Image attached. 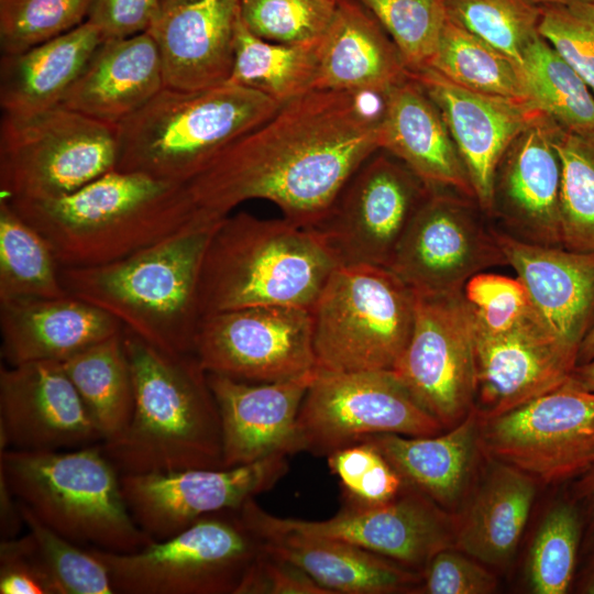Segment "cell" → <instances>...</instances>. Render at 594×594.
<instances>
[{"label": "cell", "instance_id": "obj_1", "mask_svg": "<svg viewBox=\"0 0 594 594\" xmlns=\"http://www.w3.org/2000/svg\"><path fill=\"white\" fill-rule=\"evenodd\" d=\"M311 90L221 151L186 186L196 209L224 218L251 199L315 228L356 169L381 150V114L365 97Z\"/></svg>", "mask_w": 594, "mask_h": 594}, {"label": "cell", "instance_id": "obj_2", "mask_svg": "<svg viewBox=\"0 0 594 594\" xmlns=\"http://www.w3.org/2000/svg\"><path fill=\"white\" fill-rule=\"evenodd\" d=\"M132 417L100 447L120 474L223 468L220 414L195 353L170 354L123 328Z\"/></svg>", "mask_w": 594, "mask_h": 594}, {"label": "cell", "instance_id": "obj_3", "mask_svg": "<svg viewBox=\"0 0 594 594\" xmlns=\"http://www.w3.org/2000/svg\"><path fill=\"white\" fill-rule=\"evenodd\" d=\"M222 219L197 210L177 231L124 258L59 266L61 280L70 296L107 311L153 346L194 353L202 262Z\"/></svg>", "mask_w": 594, "mask_h": 594}, {"label": "cell", "instance_id": "obj_4", "mask_svg": "<svg viewBox=\"0 0 594 594\" xmlns=\"http://www.w3.org/2000/svg\"><path fill=\"white\" fill-rule=\"evenodd\" d=\"M7 199L47 240L62 267L124 258L174 233L197 212L186 185L117 169L59 198Z\"/></svg>", "mask_w": 594, "mask_h": 594}, {"label": "cell", "instance_id": "obj_5", "mask_svg": "<svg viewBox=\"0 0 594 594\" xmlns=\"http://www.w3.org/2000/svg\"><path fill=\"white\" fill-rule=\"evenodd\" d=\"M339 266L320 233L285 218L227 216L205 253L201 316L257 306L310 309Z\"/></svg>", "mask_w": 594, "mask_h": 594}, {"label": "cell", "instance_id": "obj_6", "mask_svg": "<svg viewBox=\"0 0 594 594\" xmlns=\"http://www.w3.org/2000/svg\"><path fill=\"white\" fill-rule=\"evenodd\" d=\"M282 106L263 92L229 82L195 91L164 87L117 124L116 169L187 185Z\"/></svg>", "mask_w": 594, "mask_h": 594}, {"label": "cell", "instance_id": "obj_7", "mask_svg": "<svg viewBox=\"0 0 594 594\" xmlns=\"http://www.w3.org/2000/svg\"><path fill=\"white\" fill-rule=\"evenodd\" d=\"M0 473L43 524L85 548L130 553L153 540L129 512L121 474L100 444L0 451Z\"/></svg>", "mask_w": 594, "mask_h": 594}, {"label": "cell", "instance_id": "obj_8", "mask_svg": "<svg viewBox=\"0 0 594 594\" xmlns=\"http://www.w3.org/2000/svg\"><path fill=\"white\" fill-rule=\"evenodd\" d=\"M416 296L388 267L339 265L311 306L316 369L392 371L414 326Z\"/></svg>", "mask_w": 594, "mask_h": 594}, {"label": "cell", "instance_id": "obj_9", "mask_svg": "<svg viewBox=\"0 0 594 594\" xmlns=\"http://www.w3.org/2000/svg\"><path fill=\"white\" fill-rule=\"evenodd\" d=\"M263 544L239 509H229L134 552L88 549L107 566L116 593L235 594Z\"/></svg>", "mask_w": 594, "mask_h": 594}, {"label": "cell", "instance_id": "obj_10", "mask_svg": "<svg viewBox=\"0 0 594 594\" xmlns=\"http://www.w3.org/2000/svg\"><path fill=\"white\" fill-rule=\"evenodd\" d=\"M117 125L58 106L0 124L1 197L46 200L67 196L112 172Z\"/></svg>", "mask_w": 594, "mask_h": 594}, {"label": "cell", "instance_id": "obj_11", "mask_svg": "<svg viewBox=\"0 0 594 594\" xmlns=\"http://www.w3.org/2000/svg\"><path fill=\"white\" fill-rule=\"evenodd\" d=\"M480 447L537 482L575 481L594 469V392L570 376L508 411L480 416Z\"/></svg>", "mask_w": 594, "mask_h": 594}, {"label": "cell", "instance_id": "obj_12", "mask_svg": "<svg viewBox=\"0 0 594 594\" xmlns=\"http://www.w3.org/2000/svg\"><path fill=\"white\" fill-rule=\"evenodd\" d=\"M444 431L393 371L322 372L296 421V451L328 457L376 435L429 437Z\"/></svg>", "mask_w": 594, "mask_h": 594}, {"label": "cell", "instance_id": "obj_13", "mask_svg": "<svg viewBox=\"0 0 594 594\" xmlns=\"http://www.w3.org/2000/svg\"><path fill=\"white\" fill-rule=\"evenodd\" d=\"M392 371L444 430L474 409V329L463 290L416 296L410 338Z\"/></svg>", "mask_w": 594, "mask_h": 594}, {"label": "cell", "instance_id": "obj_14", "mask_svg": "<svg viewBox=\"0 0 594 594\" xmlns=\"http://www.w3.org/2000/svg\"><path fill=\"white\" fill-rule=\"evenodd\" d=\"M239 512L253 529L344 541L419 573L435 553L454 546V518L409 485L385 504L343 502L340 512L326 520L278 517L263 509L254 498L246 501Z\"/></svg>", "mask_w": 594, "mask_h": 594}, {"label": "cell", "instance_id": "obj_15", "mask_svg": "<svg viewBox=\"0 0 594 594\" xmlns=\"http://www.w3.org/2000/svg\"><path fill=\"white\" fill-rule=\"evenodd\" d=\"M475 205L455 191L430 189L388 266L416 296L462 292L473 275L506 264Z\"/></svg>", "mask_w": 594, "mask_h": 594}, {"label": "cell", "instance_id": "obj_16", "mask_svg": "<svg viewBox=\"0 0 594 594\" xmlns=\"http://www.w3.org/2000/svg\"><path fill=\"white\" fill-rule=\"evenodd\" d=\"M377 152L356 169L326 218L312 228L339 265L388 267L431 189L395 156Z\"/></svg>", "mask_w": 594, "mask_h": 594}, {"label": "cell", "instance_id": "obj_17", "mask_svg": "<svg viewBox=\"0 0 594 594\" xmlns=\"http://www.w3.org/2000/svg\"><path fill=\"white\" fill-rule=\"evenodd\" d=\"M194 353L207 373L251 383L297 377L316 369L310 310L257 306L205 315Z\"/></svg>", "mask_w": 594, "mask_h": 594}, {"label": "cell", "instance_id": "obj_18", "mask_svg": "<svg viewBox=\"0 0 594 594\" xmlns=\"http://www.w3.org/2000/svg\"><path fill=\"white\" fill-rule=\"evenodd\" d=\"M287 457L274 454L233 468L121 474L122 493L138 526L161 541L206 515L240 509L271 490L287 473Z\"/></svg>", "mask_w": 594, "mask_h": 594}, {"label": "cell", "instance_id": "obj_19", "mask_svg": "<svg viewBox=\"0 0 594 594\" xmlns=\"http://www.w3.org/2000/svg\"><path fill=\"white\" fill-rule=\"evenodd\" d=\"M103 437L61 362L1 366L0 451L78 449Z\"/></svg>", "mask_w": 594, "mask_h": 594}, {"label": "cell", "instance_id": "obj_20", "mask_svg": "<svg viewBox=\"0 0 594 594\" xmlns=\"http://www.w3.org/2000/svg\"><path fill=\"white\" fill-rule=\"evenodd\" d=\"M476 395L482 417L520 406L564 383L578 354L564 346L536 314L516 326L490 332L473 322Z\"/></svg>", "mask_w": 594, "mask_h": 594}, {"label": "cell", "instance_id": "obj_21", "mask_svg": "<svg viewBox=\"0 0 594 594\" xmlns=\"http://www.w3.org/2000/svg\"><path fill=\"white\" fill-rule=\"evenodd\" d=\"M559 125L538 111L513 140L496 169L490 217L521 241L562 245Z\"/></svg>", "mask_w": 594, "mask_h": 594}, {"label": "cell", "instance_id": "obj_22", "mask_svg": "<svg viewBox=\"0 0 594 594\" xmlns=\"http://www.w3.org/2000/svg\"><path fill=\"white\" fill-rule=\"evenodd\" d=\"M438 107L465 166L474 199L490 217L498 164L540 110L530 103L465 89L431 67L409 72Z\"/></svg>", "mask_w": 594, "mask_h": 594}, {"label": "cell", "instance_id": "obj_23", "mask_svg": "<svg viewBox=\"0 0 594 594\" xmlns=\"http://www.w3.org/2000/svg\"><path fill=\"white\" fill-rule=\"evenodd\" d=\"M493 231L541 323L578 354L594 323V252L530 243L497 228Z\"/></svg>", "mask_w": 594, "mask_h": 594}, {"label": "cell", "instance_id": "obj_24", "mask_svg": "<svg viewBox=\"0 0 594 594\" xmlns=\"http://www.w3.org/2000/svg\"><path fill=\"white\" fill-rule=\"evenodd\" d=\"M317 369L294 378L251 383L208 373L218 405L223 468L296 451V421Z\"/></svg>", "mask_w": 594, "mask_h": 594}, {"label": "cell", "instance_id": "obj_25", "mask_svg": "<svg viewBox=\"0 0 594 594\" xmlns=\"http://www.w3.org/2000/svg\"><path fill=\"white\" fill-rule=\"evenodd\" d=\"M240 0H185L161 11L154 38L166 88L195 91L228 82Z\"/></svg>", "mask_w": 594, "mask_h": 594}, {"label": "cell", "instance_id": "obj_26", "mask_svg": "<svg viewBox=\"0 0 594 594\" xmlns=\"http://www.w3.org/2000/svg\"><path fill=\"white\" fill-rule=\"evenodd\" d=\"M1 355L8 365L63 362L123 330L107 311L74 296L0 301Z\"/></svg>", "mask_w": 594, "mask_h": 594}, {"label": "cell", "instance_id": "obj_27", "mask_svg": "<svg viewBox=\"0 0 594 594\" xmlns=\"http://www.w3.org/2000/svg\"><path fill=\"white\" fill-rule=\"evenodd\" d=\"M380 142L381 150L399 160L429 188L474 199L465 166L438 107L410 75L382 98Z\"/></svg>", "mask_w": 594, "mask_h": 594}, {"label": "cell", "instance_id": "obj_28", "mask_svg": "<svg viewBox=\"0 0 594 594\" xmlns=\"http://www.w3.org/2000/svg\"><path fill=\"white\" fill-rule=\"evenodd\" d=\"M409 76L396 45L358 0H338L318 43L315 90L383 98Z\"/></svg>", "mask_w": 594, "mask_h": 594}, {"label": "cell", "instance_id": "obj_29", "mask_svg": "<svg viewBox=\"0 0 594 594\" xmlns=\"http://www.w3.org/2000/svg\"><path fill=\"white\" fill-rule=\"evenodd\" d=\"M157 45L148 32L105 40L61 106L119 124L164 88Z\"/></svg>", "mask_w": 594, "mask_h": 594}, {"label": "cell", "instance_id": "obj_30", "mask_svg": "<svg viewBox=\"0 0 594 594\" xmlns=\"http://www.w3.org/2000/svg\"><path fill=\"white\" fill-rule=\"evenodd\" d=\"M253 530L268 550L301 568L330 594L415 593L421 582V573L344 541Z\"/></svg>", "mask_w": 594, "mask_h": 594}, {"label": "cell", "instance_id": "obj_31", "mask_svg": "<svg viewBox=\"0 0 594 594\" xmlns=\"http://www.w3.org/2000/svg\"><path fill=\"white\" fill-rule=\"evenodd\" d=\"M372 443L404 482L448 510L465 495L476 466L480 416L475 408L458 425L435 436L376 435Z\"/></svg>", "mask_w": 594, "mask_h": 594}, {"label": "cell", "instance_id": "obj_32", "mask_svg": "<svg viewBox=\"0 0 594 594\" xmlns=\"http://www.w3.org/2000/svg\"><path fill=\"white\" fill-rule=\"evenodd\" d=\"M89 21L22 53L2 55L0 106L3 114L26 117L61 106L103 42Z\"/></svg>", "mask_w": 594, "mask_h": 594}, {"label": "cell", "instance_id": "obj_33", "mask_svg": "<svg viewBox=\"0 0 594 594\" xmlns=\"http://www.w3.org/2000/svg\"><path fill=\"white\" fill-rule=\"evenodd\" d=\"M536 493L534 477L491 460L486 475L454 520V544L485 565L507 564L528 522Z\"/></svg>", "mask_w": 594, "mask_h": 594}, {"label": "cell", "instance_id": "obj_34", "mask_svg": "<svg viewBox=\"0 0 594 594\" xmlns=\"http://www.w3.org/2000/svg\"><path fill=\"white\" fill-rule=\"evenodd\" d=\"M103 441L121 433L134 409V385L122 332L61 362Z\"/></svg>", "mask_w": 594, "mask_h": 594}, {"label": "cell", "instance_id": "obj_35", "mask_svg": "<svg viewBox=\"0 0 594 594\" xmlns=\"http://www.w3.org/2000/svg\"><path fill=\"white\" fill-rule=\"evenodd\" d=\"M318 43L289 45L265 41L244 25L239 12L228 82L257 90L284 105L315 90Z\"/></svg>", "mask_w": 594, "mask_h": 594}, {"label": "cell", "instance_id": "obj_36", "mask_svg": "<svg viewBox=\"0 0 594 594\" xmlns=\"http://www.w3.org/2000/svg\"><path fill=\"white\" fill-rule=\"evenodd\" d=\"M428 67L471 91L532 105L522 66L448 19Z\"/></svg>", "mask_w": 594, "mask_h": 594}, {"label": "cell", "instance_id": "obj_37", "mask_svg": "<svg viewBox=\"0 0 594 594\" xmlns=\"http://www.w3.org/2000/svg\"><path fill=\"white\" fill-rule=\"evenodd\" d=\"M68 295L47 240L1 197L0 301Z\"/></svg>", "mask_w": 594, "mask_h": 594}, {"label": "cell", "instance_id": "obj_38", "mask_svg": "<svg viewBox=\"0 0 594 594\" xmlns=\"http://www.w3.org/2000/svg\"><path fill=\"white\" fill-rule=\"evenodd\" d=\"M521 66L534 107L563 130H594L593 90L541 35L525 50Z\"/></svg>", "mask_w": 594, "mask_h": 594}, {"label": "cell", "instance_id": "obj_39", "mask_svg": "<svg viewBox=\"0 0 594 594\" xmlns=\"http://www.w3.org/2000/svg\"><path fill=\"white\" fill-rule=\"evenodd\" d=\"M28 532L18 540L51 594H113L107 566L88 548L61 536L20 503Z\"/></svg>", "mask_w": 594, "mask_h": 594}, {"label": "cell", "instance_id": "obj_40", "mask_svg": "<svg viewBox=\"0 0 594 594\" xmlns=\"http://www.w3.org/2000/svg\"><path fill=\"white\" fill-rule=\"evenodd\" d=\"M554 144L561 165L562 245L594 252V130L573 132L560 127Z\"/></svg>", "mask_w": 594, "mask_h": 594}, {"label": "cell", "instance_id": "obj_41", "mask_svg": "<svg viewBox=\"0 0 594 594\" xmlns=\"http://www.w3.org/2000/svg\"><path fill=\"white\" fill-rule=\"evenodd\" d=\"M583 520L572 499L552 506L532 540L526 565L527 581L536 594H564L575 573Z\"/></svg>", "mask_w": 594, "mask_h": 594}, {"label": "cell", "instance_id": "obj_42", "mask_svg": "<svg viewBox=\"0 0 594 594\" xmlns=\"http://www.w3.org/2000/svg\"><path fill=\"white\" fill-rule=\"evenodd\" d=\"M447 19L522 65L539 36L540 7L530 0H443Z\"/></svg>", "mask_w": 594, "mask_h": 594}, {"label": "cell", "instance_id": "obj_43", "mask_svg": "<svg viewBox=\"0 0 594 594\" xmlns=\"http://www.w3.org/2000/svg\"><path fill=\"white\" fill-rule=\"evenodd\" d=\"M389 35L409 72L428 67L447 14L443 0H358Z\"/></svg>", "mask_w": 594, "mask_h": 594}, {"label": "cell", "instance_id": "obj_44", "mask_svg": "<svg viewBox=\"0 0 594 594\" xmlns=\"http://www.w3.org/2000/svg\"><path fill=\"white\" fill-rule=\"evenodd\" d=\"M96 0H0L2 55L22 53L87 21Z\"/></svg>", "mask_w": 594, "mask_h": 594}, {"label": "cell", "instance_id": "obj_45", "mask_svg": "<svg viewBox=\"0 0 594 594\" xmlns=\"http://www.w3.org/2000/svg\"><path fill=\"white\" fill-rule=\"evenodd\" d=\"M338 0H240V16L256 36L280 44L318 42Z\"/></svg>", "mask_w": 594, "mask_h": 594}, {"label": "cell", "instance_id": "obj_46", "mask_svg": "<svg viewBox=\"0 0 594 594\" xmlns=\"http://www.w3.org/2000/svg\"><path fill=\"white\" fill-rule=\"evenodd\" d=\"M328 466L341 483L343 502L375 506L396 498L406 483L369 441L327 457Z\"/></svg>", "mask_w": 594, "mask_h": 594}, {"label": "cell", "instance_id": "obj_47", "mask_svg": "<svg viewBox=\"0 0 594 594\" xmlns=\"http://www.w3.org/2000/svg\"><path fill=\"white\" fill-rule=\"evenodd\" d=\"M539 34L594 92V1L541 6Z\"/></svg>", "mask_w": 594, "mask_h": 594}, {"label": "cell", "instance_id": "obj_48", "mask_svg": "<svg viewBox=\"0 0 594 594\" xmlns=\"http://www.w3.org/2000/svg\"><path fill=\"white\" fill-rule=\"evenodd\" d=\"M473 322L490 332L507 330L535 314L522 283L509 276L481 272L463 287Z\"/></svg>", "mask_w": 594, "mask_h": 594}, {"label": "cell", "instance_id": "obj_49", "mask_svg": "<svg viewBox=\"0 0 594 594\" xmlns=\"http://www.w3.org/2000/svg\"><path fill=\"white\" fill-rule=\"evenodd\" d=\"M496 587L497 579L485 564L449 547L427 562L415 593L488 594Z\"/></svg>", "mask_w": 594, "mask_h": 594}, {"label": "cell", "instance_id": "obj_50", "mask_svg": "<svg viewBox=\"0 0 594 594\" xmlns=\"http://www.w3.org/2000/svg\"><path fill=\"white\" fill-rule=\"evenodd\" d=\"M235 594H330L308 573L264 544Z\"/></svg>", "mask_w": 594, "mask_h": 594}, {"label": "cell", "instance_id": "obj_51", "mask_svg": "<svg viewBox=\"0 0 594 594\" xmlns=\"http://www.w3.org/2000/svg\"><path fill=\"white\" fill-rule=\"evenodd\" d=\"M163 0H96L87 21L103 40L123 38L146 32L162 11Z\"/></svg>", "mask_w": 594, "mask_h": 594}, {"label": "cell", "instance_id": "obj_52", "mask_svg": "<svg viewBox=\"0 0 594 594\" xmlns=\"http://www.w3.org/2000/svg\"><path fill=\"white\" fill-rule=\"evenodd\" d=\"M0 593L51 594L45 579L22 549L18 537L0 542Z\"/></svg>", "mask_w": 594, "mask_h": 594}, {"label": "cell", "instance_id": "obj_53", "mask_svg": "<svg viewBox=\"0 0 594 594\" xmlns=\"http://www.w3.org/2000/svg\"><path fill=\"white\" fill-rule=\"evenodd\" d=\"M24 526L19 499L12 493L6 477L0 473V535L1 540L19 537Z\"/></svg>", "mask_w": 594, "mask_h": 594}, {"label": "cell", "instance_id": "obj_54", "mask_svg": "<svg viewBox=\"0 0 594 594\" xmlns=\"http://www.w3.org/2000/svg\"><path fill=\"white\" fill-rule=\"evenodd\" d=\"M573 501L582 504L588 529L594 534V469L574 481Z\"/></svg>", "mask_w": 594, "mask_h": 594}, {"label": "cell", "instance_id": "obj_55", "mask_svg": "<svg viewBox=\"0 0 594 594\" xmlns=\"http://www.w3.org/2000/svg\"><path fill=\"white\" fill-rule=\"evenodd\" d=\"M571 377L582 387L594 392V359L576 364L571 373Z\"/></svg>", "mask_w": 594, "mask_h": 594}, {"label": "cell", "instance_id": "obj_56", "mask_svg": "<svg viewBox=\"0 0 594 594\" xmlns=\"http://www.w3.org/2000/svg\"><path fill=\"white\" fill-rule=\"evenodd\" d=\"M594 359V323L583 339L579 353L578 364L588 362Z\"/></svg>", "mask_w": 594, "mask_h": 594}, {"label": "cell", "instance_id": "obj_57", "mask_svg": "<svg viewBox=\"0 0 594 594\" xmlns=\"http://www.w3.org/2000/svg\"><path fill=\"white\" fill-rule=\"evenodd\" d=\"M579 592L594 594V556L588 562L582 579L579 582Z\"/></svg>", "mask_w": 594, "mask_h": 594}, {"label": "cell", "instance_id": "obj_58", "mask_svg": "<svg viewBox=\"0 0 594 594\" xmlns=\"http://www.w3.org/2000/svg\"><path fill=\"white\" fill-rule=\"evenodd\" d=\"M532 3H535L538 7L541 6H548V4H568V3H574V2H591L594 0H530Z\"/></svg>", "mask_w": 594, "mask_h": 594}, {"label": "cell", "instance_id": "obj_59", "mask_svg": "<svg viewBox=\"0 0 594 594\" xmlns=\"http://www.w3.org/2000/svg\"><path fill=\"white\" fill-rule=\"evenodd\" d=\"M185 0H163L162 10L170 8L175 4H178Z\"/></svg>", "mask_w": 594, "mask_h": 594}]
</instances>
